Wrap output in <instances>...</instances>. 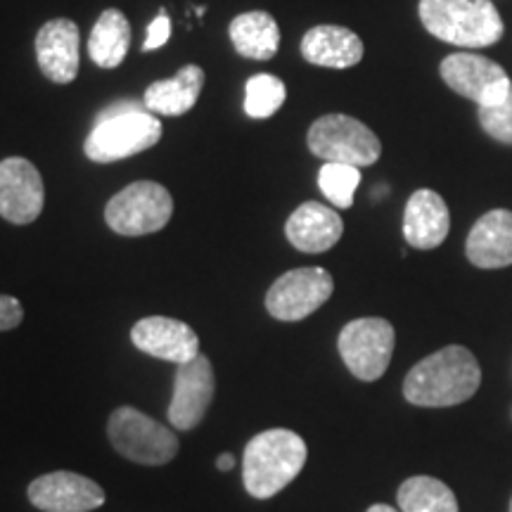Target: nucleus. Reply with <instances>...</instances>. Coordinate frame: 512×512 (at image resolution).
I'll use <instances>...</instances> for the list:
<instances>
[{
	"mask_svg": "<svg viewBox=\"0 0 512 512\" xmlns=\"http://www.w3.org/2000/svg\"><path fill=\"white\" fill-rule=\"evenodd\" d=\"M204 86V72L197 64H188L171 79L155 81L145 88L143 105L147 112L164 114V117H181L195 107Z\"/></svg>",
	"mask_w": 512,
	"mask_h": 512,
	"instance_id": "20",
	"label": "nucleus"
},
{
	"mask_svg": "<svg viewBox=\"0 0 512 512\" xmlns=\"http://www.w3.org/2000/svg\"><path fill=\"white\" fill-rule=\"evenodd\" d=\"M29 501L43 512H91L105 503L98 482L79 472H48L29 484Z\"/></svg>",
	"mask_w": 512,
	"mask_h": 512,
	"instance_id": "13",
	"label": "nucleus"
},
{
	"mask_svg": "<svg viewBox=\"0 0 512 512\" xmlns=\"http://www.w3.org/2000/svg\"><path fill=\"white\" fill-rule=\"evenodd\" d=\"M302 57L316 67L349 69L363 60V41L347 27L320 24L304 34Z\"/></svg>",
	"mask_w": 512,
	"mask_h": 512,
	"instance_id": "19",
	"label": "nucleus"
},
{
	"mask_svg": "<svg viewBox=\"0 0 512 512\" xmlns=\"http://www.w3.org/2000/svg\"><path fill=\"white\" fill-rule=\"evenodd\" d=\"M477 119L486 136H491L503 145H512V86L503 102L491 107H479Z\"/></svg>",
	"mask_w": 512,
	"mask_h": 512,
	"instance_id": "26",
	"label": "nucleus"
},
{
	"mask_svg": "<svg viewBox=\"0 0 512 512\" xmlns=\"http://www.w3.org/2000/svg\"><path fill=\"white\" fill-rule=\"evenodd\" d=\"M366 512H399L396 508H392V505H384V503H375L370 505V508Z\"/></svg>",
	"mask_w": 512,
	"mask_h": 512,
	"instance_id": "30",
	"label": "nucleus"
},
{
	"mask_svg": "<svg viewBox=\"0 0 512 512\" xmlns=\"http://www.w3.org/2000/svg\"><path fill=\"white\" fill-rule=\"evenodd\" d=\"M335 292V280L325 268H294L280 275L266 292V309L275 320L297 323L316 313Z\"/></svg>",
	"mask_w": 512,
	"mask_h": 512,
	"instance_id": "9",
	"label": "nucleus"
},
{
	"mask_svg": "<svg viewBox=\"0 0 512 512\" xmlns=\"http://www.w3.org/2000/svg\"><path fill=\"white\" fill-rule=\"evenodd\" d=\"M81 34L72 19H50L36 34V60L46 79L72 83L79 74Z\"/></svg>",
	"mask_w": 512,
	"mask_h": 512,
	"instance_id": "15",
	"label": "nucleus"
},
{
	"mask_svg": "<svg viewBox=\"0 0 512 512\" xmlns=\"http://www.w3.org/2000/svg\"><path fill=\"white\" fill-rule=\"evenodd\" d=\"M171 214H174V200L169 190L155 181L126 185L105 207L107 226L126 238L157 233L171 221Z\"/></svg>",
	"mask_w": 512,
	"mask_h": 512,
	"instance_id": "7",
	"label": "nucleus"
},
{
	"mask_svg": "<svg viewBox=\"0 0 512 512\" xmlns=\"http://www.w3.org/2000/svg\"><path fill=\"white\" fill-rule=\"evenodd\" d=\"M216 392L211 361L204 354L181 363L174 377V399L169 403V422L176 430H195L207 415Z\"/></svg>",
	"mask_w": 512,
	"mask_h": 512,
	"instance_id": "12",
	"label": "nucleus"
},
{
	"mask_svg": "<svg viewBox=\"0 0 512 512\" xmlns=\"http://www.w3.org/2000/svg\"><path fill=\"white\" fill-rule=\"evenodd\" d=\"M46 188L38 169L24 157L0 162V216L15 226H29L41 216Z\"/></svg>",
	"mask_w": 512,
	"mask_h": 512,
	"instance_id": "11",
	"label": "nucleus"
},
{
	"mask_svg": "<svg viewBox=\"0 0 512 512\" xmlns=\"http://www.w3.org/2000/svg\"><path fill=\"white\" fill-rule=\"evenodd\" d=\"M162 138V124L143 107L133 112L98 117V124L86 138V157L95 164H112L150 150Z\"/></svg>",
	"mask_w": 512,
	"mask_h": 512,
	"instance_id": "4",
	"label": "nucleus"
},
{
	"mask_svg": "<svg viewBox=\"0 0 512 512\" xmlns=\"http://www.w3.org/2000/svg\"><path fill=\"white\" fill-rule=\"evenodd\" d=\"M361 185V169L351 164L325 162L318 171V188L325 200L339 209H349L354 204V195Z\"/></svg>",
	"mask_w": 512,
	"mask_h": 512,
	"instance_id": "24",
	"label": "nucleus"
},
{
	"mask_svg": "<svg viewBox=\"0 0 512 512\" xmlns=\"http://www.w3.org/2000/svg\"><path fill=\"white\" fill-rule=\"evenodd\" d=\"M465 254L472 266L484 271L512 266V211H486L467 235Z\"/></svg>",
	"mask_w": 512,
	"mask_h": 512,
	"instance_id": "18",
	"label": "nucleus"
},
{
	"mask_svg": "<svg viewBox=\"0 0 512 512\" xmlns=\"http://www.w3.org/2000/svg\"><path fill=\"white\" fill-rule=\"evenodd\" d=\"M306 458L309 448L297 432L275 427L256 434L242 456V482L247 494L259 501L280 494L304 470Z\"/></svg>",
	"mask_w": 512,
	"mask_h": 512,
	"instance_id": "2",
	"label": "nucleus"
},
{
	"mask_svg": "<svg viewBox=\"0 0 512 512\" xmlns=\"http://www.w3.org/2000/svg\"><path fill=\"white\" fill-rule=\"evenodd\" d=\"M195 12H197V17H204V12H207V8H204V5H200V8H195Z\"/></svg>",
	"mask_w": 512,
	"mask_h": 512,
	"instance_id": "31",
	"label": "nucleus"
},
{
	"mask_svg": "<svg viewBox=\"0 0 512 512\" xmlns=\"http://www.w3.org/2000/svg\"><path fill=\"white\" fill-rule=\"evenodd\" d=\"M309 150L325 162L370 166L382 155V143L370 128L349 114H325L313 121L306 136Z\"/></svg>",
	"mask_w": 512,
	"mask_h": 512,
	"instance_id": "6",
	"label": "nucleus"
},
{
	"mask_svg": "<svg viewBox=\"0 0 512 512\" xmlns=\"http://www.w3.org/2000/svg\"><path fill=\"white\" fill-rule=\"evenodd\" d=\"M131 342L136 349L159 361H169L181 366L200 356V337L188 323L166 316L140 318L131 330Z\"/></svg>",
	"mask_w": 512,
	"mask_h": 512,
	"instance_id": "14",
	"label": "nucleus"
},
{
	"mask_svg": "<svg viewBox=\"0 0 512 512\" xmlns=\"http://www.w3.org/2000/svg\"><path fill=\"white\" fill-rule=\"evenodd\" d=\"M394 344V325L384 318L351 320L337 337V349L344 366L361 382H375L387 373Z\"/></svg>",
	"mask_w": 512,
	"mask_h": 512,
	"instance_id": "8",
	"label": "nucleus"
},
{
	"mask_svg": "<svg viewBox=\"0 0 512 512\" xmlns=\"http://www.w3.org/2000/svg\"><path fill=\"white\" fill-rule=\"evenodd\" d=\"M510 512H512V501H510Z\"/></svg>",
	"mask_w": 512,
	"mask_h": 512,
	"instance_id": "32",
	"label": "nucleus"
},
{
	"mask_svg": "<svg viewBox=\"0 0 512 512\" xmlns=\"http://www.w3.org/2000/svg\"><path fill=\"white\" fill-rule=\"evenodd\" d=\"M482 368L470 349L451 344L415 363L403 380V396L422 408L460 406L477 394Z\"/></svg>",
	"mask_w": 512,
	"mask_h": 512,
	"instance_id": "1",
	"label": "nucleus"
},
{
	"mask_svg": "<svg viewBox=\"0 0 512 512\" xmlns=\"http://www.w3.org/2000/svg\"><path fill=\"white\" fill-rule=\"evenodd\" d=\"M451 230V214L444 197L430 188L415 190L403 211V238L415 249H437Z\"/></svg>",
	"mask_w": 512,
	"mask_h": 512,
	"instance_id": "16",
	"label": "nucleus"
},
{
	"mask_svg": "<svg viewBox=\"0 0 512 512\" xmlns=\"http://www.w3.org/2000/svg\"><path fill=\"white\" fill-rule=\"evenodd\" d=\"M285 83L273 74H254L245 86V112L252 119H268L283 107Z\"/></svg>",
	"mask_w": 512,
	"mask_h": 512,
	"instance_id": "25",
	"label": "nucleus"
},
{
	"mask_svg": "<svg viewBox=\"0 0 512 512\" xmlns=\"http://www.w3.org/2000/svg\"><path fill=\"white\" fill-rule=\"evenodd\" d=\"M228 31L235 50L249 60H271L280 48L278 22L264 10L238 15Z\"/></svg>",
	"mask_w": 512,
	"mask_h": 512,
	"instance_id": "21",
	"label": "nucleus"
},
{
	"mask_svg": "<svg viewBox=\"0 0 512 512\" xmlns=\"http://www.w3.org/2000/svg\"><path fill=\"white\" fill-rule=\"evenodd\" d=\"M107 434L119 456L138 465H166L178 453L176 434L131 406H121L110 415Z\"/></svg>",
	"mask_w": 512,
	"mask_h": 512,
	"instance_id": "5",
	"label": "nucleus"
},
{
	"mask_svg": "<svg viewBox=\"0 0 512 512\" xmlns=\"http://www.w3.org/2000/svg\"><path fill=\"white\" fill-rule=\"evenodd\" d=\"M169 36H171V19H169V12L162 8L157 12V17L150 22V27H147L143 50L145 53H152V50L164 48L166 43H169Z\"/></svg>",
	"mask_w": 512,
	"mask_h": 512,
	"instance_id": "27",
	"label": "nucleus"
},
{
	"mask_svg": "<svg viewBox=\"0 0 512 512\" xmlns=\"http://www.w3.org/2000/svg\"><path fill=\"white\" fill-rule=\"evenodd\" d=\"M131 46V24L121 10H105L88 38V55L102 69H117Z\"/></svg>",
	"mask_w": 512,
	"mask_h": 512,
	"instance_id": "22",
	"label": "nucleus"
},
{
	"mask_svg": "<svg viewBox=\"0 0 512 512\" xmlns=\"http://www.w3.org/2000/svg\"><path fill=\"white\" fill-rule=\"evenodd\" d=\"M441 79L453 93L472 100L477 107H491L505 100L512 81L501 64L475 53H453L439 64Z\"/></svg>",
	"mask_w": 512,
	"mask_h": 512,
	"instance_id": "10",
	"label": "nucleus"
},
{
	"mask_svg": "<svg viewBox=\"0 0 512 512\" xmlns=\"http://www.w3.org/2000/svg\"><path fill=\"white\" fill-rule=\"evenodd\" d=\"M401 512H458V498L437 477L406 479L396 491Z\"/></svg>",
	"mask_w": 512,
	"mask_h": 512,
	"instance_id": "23",
	"label": "nucleus"
},
{
	"mask_svg": "<svg viewBox=\"0 0 512 512\" xmlns=\"http://www.w3.org/2000/svg\"><path fill=\"white\" fill-rule=\"evenodd\" d=\"M418 15L434 38L458 48H489L505 31L491 0H420Z\"/></svg>",
	"mask_w": 512,
	"mask_h": 512,
	"instance_id": "3",
	"label": "nucleus"
},
{
	"mask_svg": "<svg viewBox=\"0 0 512 512\" xmlns=\"http://www.w3.org/2000/svg\"><path fill=\"white\" fill-rule=\"evenodd\" d=\"M344 221L332 207L320 202H304L292 211L285 223V235L292 247L304 254H323L342 238Z\"/></svg>",
	"mask_w": 512,
	"mask_h": 512,
	"instance_id": "17",
	"label": "nucleus"
},
{
	"mask_svg": "<svg viewBox=\"0 0 512 512\" xmlns=\"http://www.w3.org/2000/svg\"><path fill=\"white\" fill-rule=\"evenodd\" d=\"M22 318L24 309L22 304H19V299L8 297V294H0V332L19 328Z\"/></svg>",
	"mask_w": 512,
	"mask_h": 512,
	"instance_id": "28",
	"label": "nucleus"
},
{
	"mask_svg": "<svg viewBox=\"0 0 512 512\" xmlns=\"http://www.w3.org/2000/svg\"><path fill=\"white\" fill-rule=\"evenodd\" d=\"M235 465H238V460H235L233 453H221V456L216 458V467H219L221 472H230Z\"/></svg>",
	"mask_w": 512,
	"mask_h": 512,
	"instance_id": "29",
	"label": "nucleus"
}]
</instances>
